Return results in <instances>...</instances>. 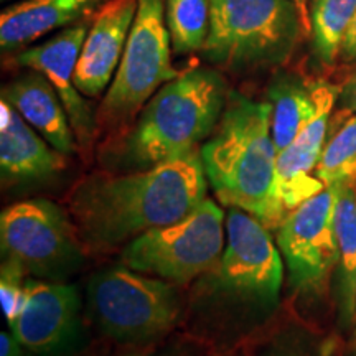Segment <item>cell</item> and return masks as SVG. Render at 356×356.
<instances>
[{
  "label": "cell",
  "instance_id": "7a4b0ae2",
  "mask_svg": "<svg viewBox=\"0 0 356 356\" xmlns=\"http://www.w3.org/2000/svg\"><path fill=\"white\" fill-rule=\"evenodd\" d=\"M200 152L208 184L222 204L277 228L287 213L277 193L269 102L229 92L220 122Z\"/></svg>",
  "mask_w": 356,
  "mask_h": 356
},
{
  "label": "cell",
  "instance_id": "8fae6325",
  "mask_svg": "<svg viewBox=\"0 0 356 356\" xmlns=\"http://www.w3.org/2000/svg\"><path fill=\"white\" fill-rule=\"evenodd\" d=\"M8 325L12 335L30 355H73L83 340L78 289L63 282L26 280L24 305Z\"/></svg>",
  "mask_w": 356,
  "mask_h": 356
},
{
  "label": "cell",
  "instance_id": "7c38bea8",
  "mask_svg": "<svg viewBox=\"0 0 356 356\" xmlns=\"http://www.w3.org/2000/svg\"><path fill=\"white\" fill-rule=\"evenodd\" d=\"M88 32V22L81 20L66 26L44 43L26 48L13 56V63L38 71L51 83L63 102L71 127L81 147L91 144L96 132V121L91 106L74 84V70Z\"/></svg>",
  "mask_w": 356,
  "mask_h": 356
},
{
  "label": "cell",
  "instance_id": "d6986e66",
  "mask_svg": "<svg viewBox=\"0 0 356 356\" xmlns=\"http://www.w3.org/2000/svg\"><path fill=\"white\" fill-rule=\"evenodd\" d=\"M270 104V131L277 149L282 152L296 139L317 109L314 86H307L292 74H279L267 89Z\"/></svg>",
  "mask_w": 356,
  "mask_h": 356
},
{
  "label": "cell",
  "instance_id": "9a60e30c",
  "mask_svg": "<svg viewBox=\"0 0 356 356\" xmlns=\"http://www.w3.org/2000/svg\"><path fill=\"white\" fill-rule=\"evenodd\" d=\"M65 168V155L48 144L6 99L0 101V170L3 184L47 180Z\"/></svg>",
  "mask_w": 356,
  "mask_h": 356
},
{
  "label": "cell",
  "instance_id": "4316f807",
  "mask_svg": "<svg viewBox=\"0 0 356 356\" xmlns=\"http://www.w3.org/2000/svg\"><path fill=\"white\" fill-rule=\"evenodd\" d=\"M0 356H24V348L19 340L6 332L0 335Z\"/></svg>",
  "mask_w": 356,
  "mask_h": 356
},
{
  "label": "cell",
  "instance_id": "d4e9b609",
  "mask_svg": "<svg viewBox=\"0 0 356 356\" xmlns=\"http://www.w3.org/2000/svg\"><path fill=\"white\" fill-rule=\"evenodd\" d=\"M337 104L341 113L356 114V73L338 89Z\"/></svg>",
  "mask_w": 356,
  "mask_h": 356
},
{
  "label": "cell",
  "instance_id": "f1b7e54d",
  "mask_svg": "<svg viewBox=\"0 0 356 356\" xmlns=\"http://www.w3.org/2000/svg\"><path fill=\"white\" fill-rule=\"evenodd\" d=\"M220 356H243V355H239V353H236V355H220Z\"/></svg>",
  "mask_w": 356,
  "mask_h": 356
},
{
  "label": "cell",
  "instance_id": "9c48e42d",
  "mask_svg": "<svg viewBox=\"0 0 356 356\" xmlns=\"http://www.w3.org/2000/svg\"><path fill=\"white\" fill-rule=\"evenodd\" d=\"M3 259H12L25 273L48 280H63L83 261L76 226L50 200H26L10 204L0 215Z\"/></svg>",
  "mask_w": 356,
  "mask_h": 356
},
{
  "label": "cell",
  "instance_id": "52a82bcc",
  "mask_svg": "<svg viewBox=\"0 0 356 356\" xmlns=\"http://www.w3.org/2000/svg\"><path fill=\"white\" fill-rule=\"evenodd\" d=\"M165 0H139L122 60L102 101L101 118L108 126L127 122L163 84L175 79Z\"/></svg>",
  "mask_w": 356,
  "mask_h": 356
},
{
  "label": "cell",
  "instance_id": "30bf717a",
  "mask_svg": "<svg viewBox=\"0 0 356 356\" xmlns=\"http://www.w3.org/2000/svg\"><path fill=\"white\" fill-rule=\"evenodd\" d=\"M335 200L337 186H325L289 213L275 228V243L286 261L289 284L300 296H320L335 270Z\"/></svg>",
  "mask_w": 356,
  "mask_h": 356
},
{
  "label": "cell",
  "instance_id": "4dcf8cb0",
  "mask_svg": "<svg viewBox=\"0 0 356 356\" xmlns=\"http://www.w3.org/2000/svg\"><path fill=\"white\" fill-rule=\"evenodd\" d=\"M3 2H6V0H3Z\"/></svg>",
  "mask_w": 356,
  "mask_h": 356
},
{
  "label": "cell",
  "instance_id": "3957f363",
  "mask_svg": "<svg viewBox=\"0 0 356 356\" xmlns=\"http://www.w3.org/2000/svg\"><path fill=\"white\" fill-rule=\"evenodd\" d=\"M228 89L215 70L193 68L163 84L118 149L115 165L145 170L197 149L220 122Z\"/></svg>",
  "mask_w": 356,
  "mask_h": 356
},
{
  "label": "cell",
  "instance_id": "603a6c76",
  "mask_svg": "<svg viewBox=\"0 0 356 356\" xmlns=\"http://www.w3.org/2000/svg\"><path fill=\"white\" fill-rule=\"evenodd\" d=\"M24 267L12 259H3L0 270V304L8 323L15 320L24 305L25 282Z\"/></svg>",
  "mask_w": 356,
  "mask_h": 356
},
{
  "label": "cell",
  "instance_id": "7402d4cb",
  "mask_svg": "<svg viewBox=\"0 0 356 356\" xmlns=\"http://www.w3.org/2000/svg\"><path fill=\"white\" fill-rule=\"evenodd\" d=\"M315 177L325 186L356 184V114H350L325 144Z\"/></svg>",
  "mask_w": 356,
  "mask_h": 356
},
{
  "label": "cell",
  "instance_id": "cb8c5ba5",
  "mask_svg": "<svg viewBox=\"0 0 356 356\" xmlns=\"http://www.w3.org/2000/svg\"><path fill=\"white\" fill-rule=\"evenodd\" d=\"M259 356H328L323 345L300 332H282L267 343Z\"/></svg>",
  "mask_w": 356,
  "mask_h": 356
},
{
  "label": "cell",
  "instance_id": "5bb4252c",
  "mask_svg": "<svg viewBox=\"0 0 356 356\" xmlns=\"http://www.w3.org/2000/svg\"><path fill=\"white\" fill-rule=\"evenodd\" d=\"M137 6L139 0H108L96 12L74 70V84L81 95L99 96L114 79Z\"/></svg>",
  "mask_w": 356,
  "mask_h": 356
},
{
  "label": "cell",
  "instance_id": "277c9868",
  "mask_svg": "<svg viewBox=\"0 0 356 356\" xmlns=\"http://www.w3.org/2000/svg\"><path fill=\"white\" fill-rule=\"evenodd\" d=\"M305 33L292 0H210L203 55L228 70L280 65Z\"/></svg>",
  "mask_w": 356,
  "mask_h": 356
},
{
  "label": "cell",
  "instance_id": "4fadbf2b",
  "mask_svg": "<svg viewBox=\"0 0 356 356\" xmlns=\"http://www.w3.org/2000/svg\"><path fill=\"white\" fill-rule=\"evenodd\" d=\"M314 91L317 97L314 115L291 145L277 154V193L287 215L325 188L315 177V170L327 144L325 139L338 89L328 83H317Z\"/></svg>",
  "mask_w": 356,
  "mask_h": 356
},
{
  "label": "cell",
  "instance_id": "8992f818",
  "mask_svg": "<svg viewBox=\"0 0 356 356\" xmlns=\"http://www.w3.org/2000/svg\"><path fill=\"white\" fill-rule=\"evenodd\" d=\"M226 244V216L215 202L204 198L193 211L172 225L147 231L122 249L124 266L186 284L210 273Z\"/></svg>",
  "mask_w": 356,
  "mask_h": 356
},
{
  "label": "cell",
  "instance_id": "e0dca14e",
  "mask_svg": "<svg viewBox=\"0 0 356 356\" xmlns=\"http://www.w3.org/2000/svg\"><path fill=\"white\" fill-rule=\"evenodd\" d=\"M108 0H24L0 15V47L12 51L43 35L89 19Z\"/></svg>",
  "mask_w": 356,
  "mask_h": 356
},
{
  "label": "cell",
  "instance_id": "44dd1931",
  "mask_svg": "<svg viewBox=\"0 0 356 356\" xmlns=\"http://www.w3.org/2000/svg\"><path fill=\"white\" fill-rule=\"evenodd\" d=\"M165 3L172 50L178 55L203 50L210 30V0H167Z\"/></svg>",
  "mask_w": 356,
  "mask_h": 356
},
{
  "label": "cell",
  "instance_id": "2e32d148",
  "mask_svg": "<svg viewBox=\"0 0 356 356\" xmlns=\"http://www.w3.org/2000/svg\"><path fill=\"white\" fill-rule=\"evenodd\" d=\"M6 99L53 149L63 155L76 150L68 113L51 83L38 71L25 73L2 88Z\"/></svg>",
  "mask_w": 356,
  "mask_h": 356
},
{
  "label": "cell",
  "instance_id": "6da1fadb",
  "mask_svg": "<svg viewBox=\"0 0 356 356\" xmlns=\"http://www.w3.org/2000/svg\"><path fill=\"white\" fill-rule=\"evenodd\" d=\"M207 186L198 149L145 170L89 177L71 195L79 241L91 252L131 243L193 211L207 197Z\"/></svg>",
  "mask_w": 356,
  "mask_h": 356
},
{
  "label": "cell",
  "instance_id": "83f0119b",
  "mask_svg": "<svg viewBox=\"0 0 356 356\" xmlns=\"http://www.w3.org/2000/svg\"><path fill=\"white\" fill-rule=\"evenodd\" d=\"M296 3L297 10L300 13V20L302 25H304L305 35H310L312 30V22H310V8H309V0H292Z\"/></svg>",
  "mask_w": 356,
  "mask_h": 356
},
{
  "label": "cell",
  "instance_id": "ffe728a7",
  "mask_svg": "<svg viewBox=\"0 0 356 356\" xmlns=\"http://www.w3.org/2000/svg\"><path fill=\"white\" fill-rule=\"evenodd\" d=\"M356 15V0H314L310 8L312 47L323 65L340 56L341 43Z\"/></svg>",
  "mask_w": 356,
  "mask_h": 356
},
{
  "label": "cell",
  "instance_id": "f546056e",
  "mask_svg": "<svg viewBox=\"0 0 356 356\" xmlns=\"http://www.w3.org/2000/svg\"><path fill=\"white\" fill-rule=\"evenodd\" d=\"M131 356H150V355H131Z\"/></svg>",
  "mask_w": 356,
  "mask_h": 356
},
{
  "label": "cell",
  "instance_id": "5b68a950",
  "mask_svg": "<svg viewBox=\"0 0 356 356\" xmlns=\"http://www.w3.org/2000/svg\"><path fill=\"white\" fill-rule=\"evenodd\" d=\"M96 323L119 343H145L175 327L181 314L177 289L131 267H111L88 284Z\"/></svg>",
  "mask_w": 356,
  "mask_h": 356
},
{
  "label": "cell",
  "instance_id": "484cf974",
  "mask_svg": "<svg viewBox=\"0 0 356 356\" xmlns=\"http://www.w3.org/2000/svg\"><path fill=\"white\" fill-rule=\"evenodd\" d=\"M341 60L346 61V63H351V61H356V15L353 22H351L348 32H346L343 43H341L340 50Z\"/></svg>",
  "mask_w": 356,
  "mask_h": 356
},
{
  "label": "cell",
  "instance_id": "ba28073f",
  "mask_svg": "<svg viewBox=\"0 0 356 356\" xmlns=\"http://www.w3.org/2000/svg\"><path fill=\"white\" fill-rule=\"evenodd\" d=\"M269 228L241 208L226 215V244L207 280L222 299L273 309L284 280V264Z\"/></svg>",
  "mask_w": 356,
  "mask_h": 356
},
{
  "label": "cell",
  "instance_id": "ac0fdd59",
  "mask_svg": "<svg viewBox=\"0 0 356 356\" xmlns=\"http://www.w3.org/2000/svg\"><path fill=\"white\" fill-rule=\"evenodd\" d=\"M335 186V300L340 320L348 323L356 315V184Z\"/></svg>",
  "mask_w": 356,
  "mask_h": 356
}]
</instances>
